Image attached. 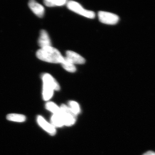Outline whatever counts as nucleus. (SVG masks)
<instances>
[{"instance_id":"f257e3e1","label":"nucleus","mask_w":155,"mask_h":155,"mask_svg":"<svg viewBox=\"0 0 155 155\" xmlns=\"http://www.w3.org/2000/svg\"><path fill=\"white\" fill-rule=\"evenodd\" d=\"M36 56L42 61L53 64H61L64 59L60 52L52 46L41 48L37 51Z\"/></svg>"},{"instance_id":"f03ea898","label":"nucleus","mask_w":155,"mask_h":155,"mask_svg":"<svg viewBox=\"0 0 155 155\" xmlns=\"http://www.w3.org/2000/svg\"><path fill=\"white\" fill-rule=\"evenodd\" d=\"M42 79L43 83V97L45 101H48L53 96L54 91L60 90V85L55 79L48 73L42 75Z\"/></svg>"},{"instance_id":"7ed1b4c3","label":"nucleus","mask_w":155,"mask_h":155,"mask_svg":"<svg viewBox=\"0 0 155 155\" xmlns=\"http://www.w3.org/2000/svg\"><path fill=\"white\" fill-rule=\"evenodd\" d=\"M67 5L69 10L84 17L89 19H94L95 17L94 12L84 8L80 4L75 1H69L67 2Z\"/></svg>"},{"instance_id":"20e7f679","label":"nucleus","mask_w":155,"mask_h":155,"mask_svg":"<svg viewBox=\"0 0 155 155\" xmlns=\"http://www.w3.org/2000/svg\"><path fill=\"white\" fill-rule=\"evenodd\" d=\"M98 16L100 22L107 25H115L119 21L118 16L110 12L101 11Z\"/></svg>"},{"instance_id":"39448f33","label":"nucleus","mask_w":155,"mask_h":155,"mask_svg":"<svg viewBox=\"0 0 155 155\" xmlns=\"http://www.w3.org/2000/svg\"><path fill=\"white\" fill-rule=\"evenodd\" d=\"M61 114L64 120V125L67 126H71L75 123L76 118L75 115L72 113L70 108L67 105L63 104L60 108Z\"/></svg>"},{"instance_id":"423d86ee","label":"nucleus","mask_w":155,"mask_h":155,"mask_svg":"<svg viewBox=\"0 0 155 155\" xmlns=\"http://www.w3.org/2000/svg\"><path fill=\"white\" fill-rule=\"evenodd\" d=\"M68 61L75 64H83L85 62V60L82 56L73 51H68L66 52L65 57Z\"/></svg>"},{"instance_id":"0eeeda50","label":"nucleus","mask_w":155,"mask_h":155,"mask_svg":"<svg viewBox=\"0 0 155 155\" xmlns=\"http://www.w3.org/2000/svg\"><path fill=\"white\" fill-rule=\"evenodd\" d=\"M28 6L31 11L37 17H42L45 14V9L43 6L36 1L31 0L28 2Z\"/></svg>"},{"instance_id":"6e6552de","label":"nucleus","mask_w":155,"mask_h":155,"mask_svg":"<svg viewBox=\"0 0 155 155\" xmlns=\"http://www.w3.org/2000/svg\"><path fill=\"white\" fill-rule=\"evenodd\" d=\"M38 43L39 46L41 48L51 46V39L46 31H41Z\"/></svg>"},{"instance_id":"1a4fd4ad","label":"nucleus","mask_w":155,"mask_h":155,"mask_svg":"<svg viewBox=\"0 0 155 155\" xmlns=\"http://www.w3.org/2000/svg\"><path fill=\"white\" fill-rule=\"evenodd\" d=\"M37 121L39 125L51 135H54L56 133V130L54 126L48 123L42 116L38 117Z\"/></svg>"},{"instance_id":"9d476101","label":"nucleus","mask_w":155,"mask_h":155,"mask_svg":"<svg viewBox=\"0 0 155 155\" xmlns=\"http://www.w3.org/2000/svg\"><path fill=\"white\" fill-rule=\"evenodd\" d=\"M61 64L63 68L67 72H74L76 71V68L75 65L68 61L65 57H64V60Z\"/></svg>"},{"instance_id":"9b49d317","label":"nucleus","mask_w":155,"mask_h":155,"mask_svg":"<svg viewBox=\"0 0 155 155\" xmlns=\"http://www.w3.org/2000/svg\"><path fill=\"white\" fill-rule=\"evenodd\" d=\"M7 119L9 121L13 122H22L25 121V116L18 114H10L7 116Z\"/></svg>"},{"instance_id":"f8f14e48","label":"nucleus","mask_w":155,"mask_h":155,"mask_svg":"<svg viewBox=\"0 0 155 155\" xmlns=\"http://www.w3.org/2000/svg\"><path fill=\"white\" fill-rule=\"evenodd\" d=\"M67 1L65 0H45L44 1L45 5L47 7L61 6L67 4Z\"/></svg>"},{"instance_id":"ddd939ff","label":"nucleus","mask_w":155,"mask_h":155,"mask_svg":"<svg viewBox=\"0 0 155 155\" xmlns=\"http://www.w3.org/2000/svg\"><path fill=\"white\" fill-rule=\"evenodd\" d=\"M51 122L53 125L56 127H61L64 125V120L61 114L59 115L54 114L51 118Z\"/></svg>"},{"instance_id":"4468645a","label":"nucleus","mask_w":155,"mask_h":155,"mask_svg":"<svg viewBox=\"0 0 155 155\" xmlns=\"http://www.w3.org/2000/svg\"><path fill=\"white\" fill-rule=\"evenodd\" d=\"M46 108L55 115H59L61 114V108H59L57 105L54 103L50 102L47 103L46 104Z\"/></svg>"},{"instance_id":"2eb2a0df","label":"nucleus","mask_w":155,"mask_h":155,"mask_svg":"<svg viewBox=\"0 0 155 155\" xmlns=\"http://www.w3.org/2000/svg\"><path fill=\"white\" fill-rule=\"evenodd\" d=\"M69 105L70 106L69 107L70 108V110L74 115H76L79 114L80 111V107H79V105L75 101H71L69 102Z\"/></svg>"},{"instance_id":"dca6fc26","label":"nucleus","mask_w":155,"mask_h":155,"mask_svg":"<svg viewBox=\"0 0 155 155\" xmlns=\"http://www.w3.org/2000/svg\"><path fill=\"white\" fill-rule=\"evenodd\" d=\"M143 155H155V152L152 151H148L145 153Z\"/></svg>"}]
</instances>
